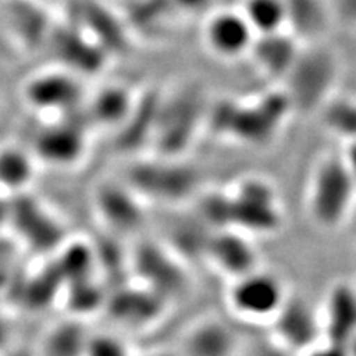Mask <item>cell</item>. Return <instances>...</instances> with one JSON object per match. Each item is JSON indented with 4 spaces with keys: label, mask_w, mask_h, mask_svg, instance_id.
Wrapping results in <instances>:
<instances>
[{
    "label": "cell",
    "mask_w": 356,
    "mask_h": 356,
    "mask_svg": "<svg viewBox=\"0 0 356 356\" xmlns=\"http://www.w3.org/2000/svg\"><path fill=\"white\" fill-rule=\"evenodd\" d=\"M300 49V40L288 30H282L255 36L248 55L263 74L282 81L291 70Z\"/></svg>",
    "instance_id": "4fadbf2b"
},
{
    "label": "cell",
    "mask_w": 356,
    "mask_h": 356,
    "mask_svg": "<svg viewBox=\"0 0 356 356\" xmlns=\"http://www.w3.org/2000/svg\"><path fill=\"white\" fill-rule=\"evenodd\" d=\"M293 111L285 91H273L251 103L222 99L207 110V120L218 136L235 138L248 146L270 143Z\"/></svg>",
    "instance_id": "7a4b0ae2"
},
{
    "label": "cell",
    "mask_w": 356,
    "mask_h": 356,
    "mask_svg": "<svg viewBox=\"0 0 356 356\" xmlns=\"http://www.w3.org/2000/svg\"><path fill=\"white\" fill-rule=\"evenodd\" d=\"M286 297L285 285L280 277L259 267L232 280L227 289L230 310L248 322H270Z\"/></svg>",
    "instance_id": "52a82bcc"
},
{
    "label": "cell",
    "mask_w": 356,
    "mask_h": 356,
    "mask_svg": "<svg viewBox=\"0 0 356 356\" xmlns=\"http://www.w3.org/2000/svg\"><path fill=\"white\" fill-rule=\"evenodd\" d=\"M207 110L205 94L196 85L180 88L171 95H162L152 137L156 153L166 158H181L202 127Z\"/></svg>",
    "instance_id": "3957f363"
},
{
    "label": "cell",
    "mask_w": 356,
    "mask_h": 356,
    "mask_svg": "<svg viewBox=\"0 0 356 356\" xmlns=\"http://www.w3.org/2000/svg\"><path fill=\"white\" fill-rule=\"evenodd\" d=\"M270 322L280 346L289 352H310L321 346V315L303 297L288 296Z\"/></svg>",
    "instance_id": "ba28073f"
},
{
    "label": "cell",
    "mask_w": 356,
    "mask_h": 356,
    "mask_svg": "<svg viewBox=\"0 0 356 356\" xmlns=\"http://www.w3.org/2000/svg\"><path fill=\"white\" fill-rule=\"evenodd\" d=\"M103 196V211L106 217L120 229L132 232L141 226L144 213L143 204L138 202V195L128 188H106Z\"/></svg>",
    "instance_id": "9a60e30c"
},
{
    "label": "cell",
    "mask_w": 356,
    "mask_h": 356,
    "mask_svg": "<svg viewBox=\"0 0 356 356\" xmlns=\"http://www.w3.org/2000/svg\"><path fill=\"white\" fill-rule=\"evenodd\" d=\"M136 269L143 285L168 302L183 294L188 286V276L181 261L158 243L141 245L136 254Z\"/></svg>",
    "instance_id": "30bf717a"
},
{
    "label": "cell",
    "mask_w": 356,
    "mask_h": 356,
    "mask_svg": "<svg viewBox=\"0 0 356 356\" xmlns=\"http://www.w3.org/2000/svg\"><path fill=\"white\" fill-rule=\"evenodd\" d=\"M343 154H344V158H346L349 170H350V172L353 175V180L356 183V141L348 143V150Z\"/></svg>",
    "instance_id": "ffe728a7"
},
{
    "label": "cell",
    "mask_w": 356,
    "mask_h": 356,
    "mask_svg": "<svg viewBox=\"0 0 356 356\" xmlns=\"http://www.w3.org/2000/svg\"><path fill=\"white\" fill-rule=\"evenodd\" d=\"M132 98L127 91L120 88H110L106 89L103 94H99L97 102V110L99 113V120L111 122H125L129 111L132 108Z\"/></svg>",
    "instance_id": "ac0fdd59"
},
{
    "label": "cell",
    "mask_w": 356,
    "mask_h": 356,
    "mask_svg": "<svg viewBox=\"0 0 356 356\" xmlns=\"http://www.w3.org/2000/svg\"><path fill=\"white\" fill-rule=\"evenodd\" d=\"M239 9L255 36L288 30L286 0H243Z\"/></svg>",
    "instance_id": "2e32d148"
},
{
    "label": "cell",
    "mask_w": 356,
    "mask_h": 356,
    "mask_svg": "<svg viewBox=\"0 0 356 356\" xmlns=\"http://www.w3.org/2000/svg\"><path fill=\"white\" fill-rule=\"evenodd\" d=\"M325 315L321 316L324 346L330 352L346 353L348 344L356 334V296L348 285H336L328 296Z\"/></svg>",
    "instance_id": "7c38bea8"
},
{
    "label": "cell",
    "mask_w": 356,
    "mask_h": 356,
    "mask_svg": "<svg viewBox=\"0 0 356 356\" xmlns=\"http://www.w3.org/2000/svg\"><path fill=\"white\" fill-rule=\"evenodd\" d=\"M346 353H353V355H356V334L352 337V340L349 341Z\"/></svg>",
    "instance_id": "44dd1931"
},
{
    "label": "cell",
    "mask_w": 356,
    "mask_h": 356,
    "mask_svg": "<svg viewBox=\"0 0 356 356\" xmlns=\"http://www.w3.org/2000/svg\"><path fill=\"white\" fill-rule=\"evenodd\" d=\"M94 352L99 353V355H122V353H127V350L122 348L120 343L113 341L111 339L99 340L98 344H95Z\"/></svg>",
    "instance_id": "d6986e66"
},
{
    "label": "cell",
    "mask_w": 356,
    "mask_h": 356,
    "mask_svg": "<svg viewBox=\"0 0 356 356\" xmlns=\"http://www.w3.org/2000/svg\"><path fill=\"white\" fill-rule=\"evenodd\" d=\"M129 183L138 196L161 204H180L197 191L199 172L181 158L156 154L154 159L132 166Z\"/></svg>",
    "instance_id": "8992f818"
},
{
    "label": "cell",
    "mask_w": 356,
    "mask_h": 356,
    "mask_svg": "<svg viewBox=\"0 0 356 356\" xmlns=\"http://www.w3.org/2000/svg\"><path fill=\"white\" fill-rule=\"evenodd\" d=\"M321 110L331 132L348 143L356 141V99L332 95Z\"/></svg>",
    "instance_id": "e0dca14e"
},
{
    "label": "cell",
    "mask_w": 356,
    "mask_h": 356,
    "mask_svg": "<svg viewBox=\"0 0 356 356\" xmlns=\"http://www.w3.org/2000/svg\"><path fill=\"white\" fill-rule=\"evenodd\" d=\"M199 216L214 229L232 227L247 235H270L282 225L275 188L250 177L227 193H211L200 204Z\"/></svg>",
    "instance_id": "6da1fadb"
},
{
    "label": "cell",
    "mask_w": 356,
    "mask_h": 356,
    "mask_svg": "<svg viewBox=\"0 0 356 356\" xmlns=\"http://www.w3.org/2000/svg\"><path fill=\"white\" fill-rule=\"evenodd\" d=\"M204 43L211 54L221 60H238L248 55L255 33L238 9H217L211 13L202 29Z\"/></svg>",
    "instance_id": "9c48e42d"
},
{
    "label": "cell",
    "mask_w": 356,
    "mask_h": 356,
    "mask_svg": "<svg viewBox=\"0 0 356 356\" xmlns=\"http://www.w3.org/2000/svg\"><path fill=\"white\" fill-rule=\"evenodd\" d=\"M355 197L356 183L344 154L322 156L309 183L310 217L322 229H337L348 218Z\"/></svg>",
    "instance_id": "277c9868"
},
{
    "label": "cell",
    "mask_w": 356,
    "mask_h": 356,
    "mask_svg": "<svg viewBox=\"0 0 356 356\" xmlns=\"http://www.w3.org/2000/svg\"><path fill=\"white\" fill-rule=\"evenodd\" d=\"M339 73L337 60L324 47L302 48L291 70L282 81L293 108L302 111L321 110L332 97V86Z\"/></svg>",
    "instance_id": "5b68a950"
},
{
    "label": "cell",
    "mask_w": 356,
    "mask_h": 356,
    "mask_svg": "<svg viewBox=\"0 0 356 356\" xmlns=\"http://www.w3.org/2000/svg\"><path fill=\"white\" fill-rule=\"evenodd\" d=\"M205 257L232 280L257 269L259 254L247 233L232 227L214 229L205 245Z\"/></svg>",
    "instance_id": "8fae6325"
},
{
    "label": "cell",
    "mask_w": 356,
    "mask_h": 356,
    "mask_svg": "<svg viewBox=\"0 0 356 356\" xmlns=\"http://www.w3.org/2000/svg\"><path fill=\"white\" fill-rule=\"evenodd\" d=\"M238 340L233 331L221 321L199 322L187 332L184 352L195 356H225L236 353Z\"/></svg>",
    "instance_id": "5bb4252c"
}]
</instances>
